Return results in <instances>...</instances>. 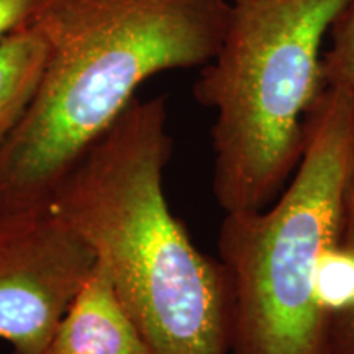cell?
Segmentation results:
<instances>
[{"mask_svg":"<svg viewBox=\"0 0 354 354\" xmlns=\"http://www.w3.org/2000/svg\"><path fill=\"white\" fill-rule=\"evenodd\" d=\"M171 153L166 99L136 97L48 205L94 251L151 354H230L227 274L172 214Z\"/></svg>","mask_w":354,"mask_h":354,"instance_id":"6da1fadb","label":"cell"},{"mask_svg":"<svg viewBox=\"0 0 354 354\" xmlns=\"http://www.w3.org/2000/svg\"><path fill=\"white\" fill-rule=\"evenodd\" d=\"M228 19L230 0H37L26 24L46 39V68L25 117L0 145V218L48 207L141 84L205 66Z\"/></svg>","mask_w":354,"mask_h":354,"instance_id":"7a4b0ae2","label":"cell"},{"mask_svg":"<svg viewBox=\"0 0 354 354\" xmlns=\"http://www.w3.org/2000/svg\"><path fill=\"white\" fill-rule=\"evenodd\" d=\"M354 165V91L325 87L297 169L263 210L225 214L218 256L232 297L230 354H328L318 266L339 240Z\"/></svg>","mask_w":354,"mask_h":354,"instance_id":"3957f363","label":"cell"},{"mask_svg":"<svg viewBox=\"0 0 354 354\" xmlns=\"http://www.w3.org/2000/svg\"><path fill=\"white\" fill-rule=\"evenodd\" d=\"M354 0H230L227 32L194 97L215 112L214 194L223 214L263 210L297 169L325 88L323 38Z\"/></svg>","mask_w":354,"mask_h":354,"instance_id":"277c9868","label":"cell"},{"mask_svg":"<svg viewBox=\"0 0 354 354\" xmlns=\"http://www.w3.org/2000/svg\"><path fill=\"white\" fill-rule=\"evenodd\" d=\"M95 264L91 246L51 207L0 218V339L13 354H46Z\"/></svg>","mask_w":354,"mask_h":354,"instance_id":"5b68a950","label":"cell"},{"mask_svg":"<svg viewBox=\"0 0 354 354\" xmlns=\"http://www.w3.org/2000/svg\"><path fill=\"white\" fill-rule=\"evenodd\" d=\"M46 354H151L97 261L64 310Z\"/></svg>","mask_w":354,"mask_h":354,"instance_id":"8992f818","label":"cell"},{"mask_svg":"<svg viewBox=\"0 0 354 354\" xmlns=\"http://www.w3.org/2000/svg\"><path fill=\"white\" fill-rule=\"evenodd\" d=\"M46 59V39L26 21L0 41V145L32 105Z\"/></svg>","mask_w":354,"mask_h":354,"instance_id":"52a82bcc","label":"cell"},{"mask_svg":"<svg viewBox=\"0 0 354 354\" xmlns=\"http://www.w3.org/2000/svg\"><path fill=\"white\" fill-rule=\"evenodd\" d=\"M317 299L328 322L354 305V253L342 240L325 251L318 266Z\"/></svg>","mask_w":354,"mask_h":354,"instance_id":"ba28073f","label":"cell"},{"mask_svg":"<svg viewBox=\"0 0 354 354\" xmlns=\"http://www.w3.org/2000/svg\"><path fill=\"white\" fill-rule=\"evenodd\" d=\"M325 87L354 91V2L331 28V46L323 55Z\"/></svg>","mask_w":354,"mask_h":354,"instance_id":"9c48e42d","label":"cell"},{"mask_svg":"<svg viewBox=\"0 0 354 354\" xmlns=\"http://www.w3.org/2000/svg\"><path fill=\"white\" fill-rule=\"evenodd\" d=\"M342 240L354 253V165L349 174L342 223ZM328 354H354V305L348 312L331 318L328 325Z\"/></svg>","mask_w":354,"mask_h":354,"instance_id":"30bf717a","label":"cell"},{"mask_svg":"<svg viewBox=\"0 0 354 354\" xmlns=\"http://www.w3.org/2000/svg\"><path fill=\"white\" fill-rule=\"evenodd\" d=\"M37 0H0V41L26 21Z\"/></svg>","mask_w":354,"mask_h":354,"instance_id":"8fae6325","label":"cell"}]
</instances>
